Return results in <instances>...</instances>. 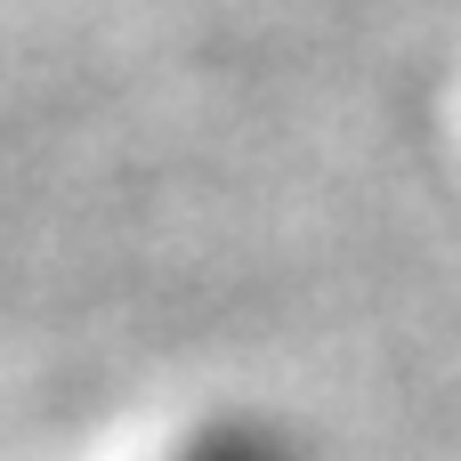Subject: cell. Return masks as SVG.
Listing matches in <instances>:
<instances>
[{"mask_svg":"<svg viewBox=\"0 0 461 461\" xmlns=\"http://www.w3.org/2000/svg\"><path fill=\"white\" fill-rule=\"evenodd\" d=\"M162 461H316V454L284 421H267V413H219V421L186 429Z\"/></svg>","mask_w":461,"mask_h":461,"instance_id":"1","label":"cell"}]
</instances>
